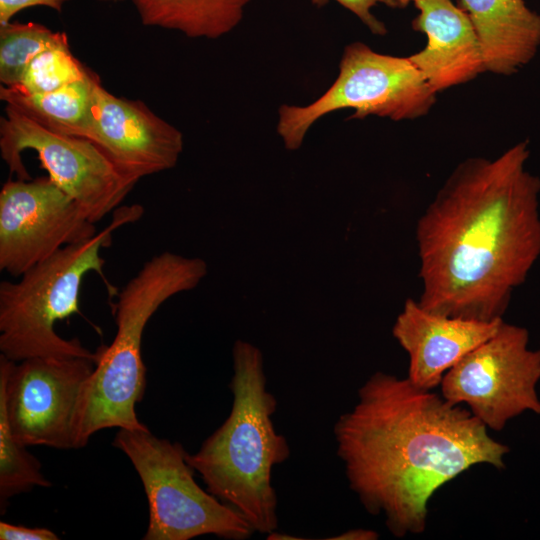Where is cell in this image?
I'll list each match as a JSON object with an SVG mask.
<instances>
[{
    "instance_id": "12",
    "label": "cell",
    "mask_w": 540,
    "mask_h": 540,
    "mask_svg": "<svg viewBox=\"0 0 540 540\" xmlns=\"http://www.w3.org/2000/svg\"><path fill=\"white\" fill-rule=\"evenodd\" d=\"M84 138L135 184L143 177L173 168L184 144L181 131L144 102L115 96L101 82L94 91Z\"/></svg>"
},
{
    "instance_id": "19",
    "label": "cell",
    "mask_w": 540,
    "mask_h": 540,
    "mask_svg": "<svg viewBox=\"0 0 540 540\" xmlns=\"http://www.w3.org/2000/svg\"><path fill=\"white\" fill-rule=\"evenodd\" d=\"M26 445L12 434L5 404L0 398V510L5 513L9 499L35 486L52 483L42 474L41 463L29 453Z\"/></svg>"
},
{
    "instance_id": "22",
    "label": "cell",
    "mask_w": 540,
    "mask_h": 540,
    "mask_svg": "<svg viewBox=\"0 0 540 540\" xmlns=\"http://www.w3.org/2000/svg\"><path fill=\"white\" fill-rule=\"evenodd\" d=\"M68 1L70 0H0V25L11 22L22 10L35 6L47 7L61 13Z\"/></svg>"
},
{
    "instance_id": "13",
    "label": "cell",
    "mask_w": 540,
    "mask_h": 540,
    "mask_svg": "<svg viewBox=\"0 0 540 540\" xmlns=\"http://www.w3.org/2000/svg\"><path fill=\"white\" fill-rule=\"evenodd\" d=\"M502 322L503 318L480 321L443 315L408 298L392 334L409 356L407 378L419 388L432 390L449 369L495 334Z\"/></svg>"
},
{
    "instance_id": "9",
    "label": "cell",
    "mask_w": 540,
    "mask_h": 540,
    "mask_svg": "<svg viewBox=\"0 0 540 540\" xmlns=\"http://www.w3.org/2000/svg\"><path fill=\"white\" fill-rule=\"evenodd\" d=\"M0 118V153L11 174L31 179L22 161L36 152L49 178L69 195L93 223L120 206L135 183L124 178L90 140L52 132L5 107Z\"/></svg>"
},
{
    "instance_id": "8",
    "label": "cell",
    "mask_w": 540,
    "mask_h": 540,
    "mask_svg": "<svg viewBox=\"0 0 540 540\" xmlns=\"http://www.w3.org/2000/svg\"><path fill=\"white\" fill-rule=\"evenodd\" d=\"M528 345L527 329L503 320L495 334L445 373L441 395L454 404L464 403L494 431L525 411L540 414V349Z\"/></svg>"
},
{
    "instance_id": "4",
    "label": "cell",
    "mask_w": 540,
    "mask_h": 540,
    "mask_svg": "<svg viewBox=\"0 0 540 540\" xmlns=\"http://www.w3.org/2000/svg\"><path fill=\"white\" fill-rule=\"evenodd\" d=\"M206 274L203 259L164 251L145 262L125 284L114 305V339L97 349V363L78 400L74 449L85 447L93 434L105 428H148L135 411L146 387L141 350L145 327L166 300L195 288Z\"/></svg>"
},
{
    "instance_id": "17",
    "label": "cell",
    "mask_w": 540,
    "mask_h": 540,
    "mask_svg": "<svg viewBox=\"0 0 540 540\" xmlns=\"http://www.w3.org/2000/svg\"><path fill=\"white\" fill-rule=\"evenodd\" d=\"M99 83L100 78L91 71L78 81L43 94H23L0 85V99L52 132L84 138Z\"/></svg>"
},
{
    "instance_id": "21",
    "label": "cell",
    "mask_w": 540,
    "mask_h": 540,
    "mask_svg": "<svg viewBox=\"0 0 540 540\" xmlns=\"http://www.w3.org/2000/svg\"><path fill=\"white\" fill-rule=\"evenodd\" d=\"M316 7H323L330 0H309ZM350 12H352L369 30L376 36L387 34L386 25L371 13V9L383 4L390 8H399L396 0H334Z\"/></svg>"
},
{
    "instance_id": "2",
    "label": "cell",
    "mask_w": 540,
    "mask_h": 540,
    "mask_svg": "<svg viewBox=\"0 0 540 540\" xmlns=\"http://www.w3.org/2000/svg\"><path fill=\"white\" fill-rule=\"evenodd\" d=\"M468 409L408 378L376 372L333 427L349 488L395 537L421 534L428 502L472 466L505 467L510 449Z\"/></svg>"
},
{
    "instance_id": "10",
    "label": "cell",
    "mask_w": 540,
    "mask_h": 540,
    "mask_svg": "<svg viewBox=\"0 0 540 540\" xmlns=\"http://www.w3.org/2000/svg\"><path fill=\"white\" fill-rule=\"evenodd\" d=\"M97 359L40 356L14 362L0 354V398L13 436L25 444L74 449V420Z\"/></svg>"
},
{
    "instance_id": "25",
    "label": "cell",
    "mask_w": 540,
    "mask_h": 540,
    "mask_svg": "<svg viewBox=\"0 0 540 540\" xmlns=\"http://www.w3.org/2000/svg\"><path fill=\"white\" fill-rule=\"evenodd\" d=\"M96 1L105 2V3H117V2H122L124 0H96Z\"/></svg>"
},
{
    "instance_id": "20",
    "label": "cell",
    "mask_w": 540,
    "mask_h": 540,
    "mask_svg": "<svg viewBox=\"0 0 540 540\" xmlns=\"http://www.w3.org/2000/svg\"><path fill=\"white\" fill-rule=\"evenodd\" d=\"M91 71L71 53L69 45L48 48L28 64L20 83L13 88L23 94H43L78 81Z\"/></svg>"
},
{
    "instance_id": "15",
    "label": "cell",
    "mask_w": 540,
    "mask_h": 540,
    "mask_svg": "<svg viewBox=\"0 0 540 540\" xmlns=\"http://www.w3.org/2000/svg\"><path fill=\"white\" fill-rule=\"evenodd\" d=\"M477 34L486 71L511 76L540 48V14L524 0H459Z\"/></svg>"
},
{
    "instance_id": "18",
    "label": "cell",
    "mask_w": 540,
    "mask_h": 540,
    "mask_svg": "<svg viewBox=\"0 0 540 540\" xmlns=\"http://www.w3.org/2000/svg\"><path fill=\"white\" fill-rule=\"evenodd\" d=\"M69 45L65 32L52 31L35 23L9 22L0 25V83L17 86L30 63L42 51Z\"/></svg>"
},
{
    "instance_id": "7",
    "label": "cell",
    "mask_w": 540,
    "mask_h": 540,
    "mask_svg": "<svg viewBox=\"0 0 540 540\" xmlns=\"http://www.w3.org/2000/svg\"><path fill=\"white\" fill-rule=\"evenodd\" d=\"M436 95L409 57L381 54L353 42L345 46L339 74L320 97L306 106L279 108L277 132L286 149L297 150L311 126L331 112L353 109L351 118L413 120L429 113Z\"/></svg>"
},
{
    "instance_id": "5",
    "label": "cell",
    "mask_w": 540,
    "mask_h": 540,
    "mask_svg": "<svg viewBox=\"0 0 540 540\" xmlns=\"http://www.w3.org/2000/svg\"><path fill=\"white\" fill-rule=\"evenodd\" d=\"M139 204L119 206L108 226L92 238L68 245L24 272L18 281L0 283V354L19 362L40 356H82L98 359L78 338L64 339L55 323L79 312L85 276L103 274L101 252L120 227L138 221Z\"/></svg>"
},
{
    "instance_id": "14",
    "label": "cell",
    "mask_w": 540,
    "mask_h": 540,
    "mask_svg": "<svg viewBox=\"0 0 540 540\" xmlns=\"http://www.w3.org/2000/svg\"><path fill=\"white\" fill-rule=\"evenodd\" d=\"M419 11L412 28L426 35L425 47L410 60L436 92L465 84L486 71L481 46L467 13L452 0H396Z\"/></svg>"
},
{
    "instance_id": "23",
    "label": "cell",
    "mask_w": 540,
    "mask_h": 540,
    "mask_svg": "<svg viewBox=\"0 0 540 540\" xmlns=\"http://www.w3.org/2000/svg\"><path fill=\"white\" fill-rule=\"evenodd\" d=\"M0 539L1 540H58L59 536L53 531L36 527L30 528L23 525H16L0 522Z\"/></svg>"
},
{
    "instance_id": "1",
    "label": "cell",
    "mask_w": 540,
    "mask_h": 540,
    "mask_svg": "<svg viewBox=\"0 0 540 540\" xmlns=\"http://www.w3.org/2000/svg\"><path fill=\"white\" fill-rule=\"evenodd\" d=\"M529 142L494 159L470 157L418 219L419 304L451 317L503 318L540 256V178L526 169Z\"/></svg>"
},
{
    "instance_id": "24",
    "label": "cell",
    "mask_w": 540,
    "mask_h": 540,
    "mask_svg": "<svg viewBox=\"0 0 540 540\" xmlns=\"http://www.w3.org/2000/svg\"><path fill=\"white\" fill-rule=\"evenodd\" d=\"M379 534L370 529L355 528L345 531L344 533L329 537L330 540H375L378 539Z\"/></svg>"
},
{
    "instance_id": "6",
    "label": "cell",
    "mask_w": 540,
    "mask_h": 540,
    "mask_svg": "<svg viewBox=\"0 0 540 540\" xmlns=\"http://www.w3.org/2000/svg\"><path fill=\"white\" fill-rule=\"evenodd\" d=\"M113 445L129 458L146 493L149 523L144 540L203 535L246 540L254 533L243 516L197 484L179 442L158 438L148 428H119Z\"/></svg>"
},
{
    "instance_id": "11",
    "label": "cell",
    "mask_w": 540,
    "mask_h": 540,
    "mask_svg": "<svg viewBox=\"0 0 540 540\" xmlns=\"http://www.w3.org/2000/svg\"><path fill=\"white\" fill-rule=\"evenodd\" d=\"M97 234L49 176L6 181L0 191V270L20 277L60 249Z\"/></svg>"
},
{
    "instance_id": "3",
    "label": "cell",
    "mask_w": 540,
    "mask_h": 540,
    "mask_svg": "<svg viewBox=\"0 0 540 540\" xmlns=\"http://www.w3.org/2000/svg\"><path fill=\"white\" fill-rule=\"evenodd\" d=\"M232 355L230 414L186 460L208 492L243 516L254 532L269 535L278 528L272 470L289 458L290 447L273 425L277 399L267 390L262 352L237 340Z\"/></svg>"
},
{
    "instance_id": "16",
    "label": "cell",
    "mask_w": 540,
    "mask_h": 540,
    "mask_svg": "<svg viewBox=\"0 0 540 540\" xmlns=\"http://www.w3.org/2000/svg\"><path fill=\"white\" fill-rule=\"evenodd\" d=\"M141 23L189 38H220L235 29L251 0H131Z\"/></svg>"
}]
</instances>
